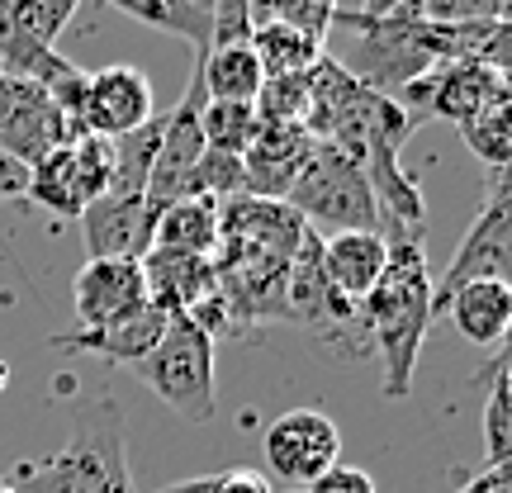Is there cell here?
<instances>
[{
  "label": "cell",
  "instance_id": "6da1fadb",
  "mask_svg": "<svg viewBox=\"0 0 512 493\" xmlns=\"http://www.w3.org/2000/svg\"><path fill=\"white\" fill-rule=\"evenodd\" d=\"M384 242H389V266L380 285L356 304V313L366 323L370 347L384 356V399H408L422 342L432 328V271L422 256V228H394L384 233Z\"/></svg>",
  "mask_w": 512,
  "mask_h": 493
},
{
  "label": "cell",
  "instance_id": "7a4b0ae2",
  "mask_svg": "<svg viewBox=\"0 0 512 493\" xmlns=\"http://www.w3.org/2000/svg\"><path fill=\"white\" fill-rule=\"evenodd\" d=\"M15 493H133V470H128V437L124 413L110 394L81 413L72 441L43 460H24L10 470Z\"/></svg>",
  "mask_w": 512,
  "mask_h": 493
},
{
  "label": "cell",
  "instance_id": "3957f363",
  "mask_svg": "<svg viewBox=\"0 0 512 493\" xmlns=\"http://www.w3.org/2000/svg\"><path fill=\"white\" fill-rule=\"evenodd\" d=\"M133 375L181 422H195V427L214 422V408H219V399H214V337L200 323H190L185 313L166 318L157 347L143 361H133Z\"/></svg>",
  "mask_w": 512,
  "mask_h": 493
},
{
  "label": "cell",
  "instance_id": "277c9868",
  "mask_svg": "<svg viewBox=\"0 0 512 493\" xmlns=\"http://www.w3.org/2000/svg\"><path fill=\"white\" fill-rule=\"evenodd\" d=\"M285 204L304 219V228H337V233H380V200L361 166L342 157L332 143H313L304 171L285 190Z\"/></svg>",
  "mask_w": 512,
  "mask_h": 493
},
{
  "label": "cell",
  "instance_id": "5b68a950",
  "mask_svg": "<svg viewBox=\"0 0 512 493\" xmlns=\"http://www.w3.org/2000/svg\"><path fill=\"white\" fill-rule=\"evenodd\" d=\"M512 271V204H508V166L494 171L489 195L479 204L475 223L465 228L456 256L446 261L441 280H432V318L446 309V299L475 280H508Z\"/></svg>",
  "mask_w": 512,
  "mask_h": 493
},
{
  "label": "cell",
  "instance_id": "8992f818",
  "mask_svg": "<svg viewBox=\"0 0 512 493\" xmlns=\"http://www.w3.org/2000/svg\"><path fill=\"white\" fill-rule=\"evenodd\" d=\"M403 110L418 119H451V124H470L494 105H508V72L494 62H437L432 72H422L413 86L399 95Z\"/></svg>",
  "mask_w": 512,
  "mask_h": 493
},
{
  "label": "cell",
  "instance_id": "52a82bcc",
  "mask_svg": "<svg viewBox=\"0 0 512 493\" xmlns=\"http://www.w3.org/2000/svg\"><path fill=\"white\" fill-rule=\"evenodd\" d=\"M110 166H114L110 138L81 133L72 143H62L57 152H48L38 166H29L24 200L43 204L57 219H81V209L110 190Z\"/></svg>",
  "mask_w": 512,
  "mask_h": 493
},
{
  "label": "cell",
  "instance_id": "ba28073f",
  "mask_svg": "<svg viewBox=\"0 0 512 493\" xmlns=\"http://www.w3.org/2000/svg\"><path fill=\"white\" fill-rule=\"evenodd\" d=\"M72 138H81V128L67 119L48 86L0 72V152L5 157H15L19 166H38Z\"/></svg>",
  "mask_w": 512,
  "mask_h": 493
},
{
  "label": "cell",
  "instance_id": "9c48e42d",
  "mask_svg": "<svg viewBox=\"0 0 512 493\" xmlns=\"http://www.w3.org/2000/svg\"><path fill=\"white\" fill-rule=\"evenodd\" d=\"M261 456L275 479H285L294 489H309L318 475H328L342 460V432L323 408H290L266 427Z\"/></svg>",
  "mask_w": 512,
  "mask_h": 493
},
{
  "label": "cell",
  "instance_id": "30bf717a",
  "mask_svg": "<svg viewBox=\"0 0 512 493\" xmlns=\"http://www.w3.org/2000/svg\"><path fill=\"white\" fill-rule=\"evenodd\" d=\"M157 114V95L143 67H100V72H81V95H76V124L81 133L95 138H124L133 128H143Z\"/></svg>",
  "mask_w": 512,
  "mask_h": 493
},
{
  "label": "cell",
  "instance_id": "8fae6325",
  "mask_svg": "<svg viewBox=\"0 0 512 493\" xmlns=\"http://www.w3.org/2000/svg\"><path fill=\"white\" fill-rule=\"evenodd\" d=\"M81 238L91 261H143L152 252L157 209L147 195H100L81 209Z\"/></svg>",
  "mask_w": 512,
  "mask_h": 493
},
{
  "label": "cell",
  "instance_id": "7c38bea8",
  "mask_svg": "<svg viewBox=\"0 0 512 493\" xmlns=\"http://www.w3.org/2000/svg\"><path fill=\"white\" fill-rule=\"evenodd\" d=\"M304 219L285 200H261V195H233L219 204V242L228 247H252V252L294 261L304 242Z\"/></svg>",
  "mask_w": 512,
  "mask_h": 493
},
{
  "label": "cell",
  "instance_id": "4fadbf2b",
  "mask_svg": "<svg viewBox=\"0 0 512 493\" xmlns=\"http://www.w3.org/2000/svg\"><path fill=\"white\" fill-rule=\"evenodd\" d=\"M313 152V138L304 124H261L247 152H242V195H261V200H285L294 176L304 171Z\"/></svg>",
  "mask_w": 512,
  "mask_h": 493
},
{
  "label": "cell",
  "instance_id": "5bb4252c",
  "mask_svg": "<svg viewBox=\"0 0 512 493\" xmlns=\"http://www.w3.org/2000/svg\"><path fill=\"white\" fill-rule=\"evenodd\" d=\"M166 328V313L157 304H138V309L119 313L114 323H100V328H72V332H57L53 347L57 351H72V356H100L110 366H133L143 361L147 351L157 347V337Z\"/></svg>",
  "mask_w": 512,
  "mask_h": 493
},
{
  "label": "cell",
  "instance_id": "9a60e30c",
  "mask_svg": "<svg viewBox=\"0 0 512 493\" xmlns=\"http://www.w3.org/2000/svg\"><path fill=\"white\" fill-rule=\"evenodd\" d=\"M147 299L143 261H86L72 280L76 328H100Z\"/></svg>",
  "mask_w": 512,
  "mask_h": 493
},
{
  "label": "cell",
  "instance_id": "2e32d148",
  "mask_svg": "<svg viewBox=\"0 0 512 493\" xmlns=\"http://www.w3.org/2000/svg\"><path fill=\"white\" fill-rule=\"evenodd\" d=\"M143 285H147V304H157L171 318V313L200 309L204 299L219 290V275H214L209 256H181L152 247L143 256Z\"/></svg>",
  "mask_w": 512,
  "mask_h": 493
},
{
  "label": "cell",
  "instance_id": "e0dca14e",
  "mask_svg": "<svg viewBox=\"0 0 512 493\" xmlns=\"http://www.w3.org/2000/svg\"><path fill=\"white\" fill-rule=\"evenodd\" d=\"M318 252H323V271H328L332 290L342 294L347 304H361L380 285L384 266H389L384 233H332Z\"/></svg>",
  "mask_w": 512,
  "mask_h": 493
},
{
  "label": "cell",
  "instance_id": "ac0fdd59",
  "mask_svg": "<svg viewBox=\"0 0 512 493\" xmlns=\"http://www.w3.org/2000/svg\"><path fill=\"white\" fill-rule=\"evenodd\" d=\"M446 318L475 347H498L512 328V285L508 280H475L446 299Z\"/></svg>",
  "mask_w": 512,
  "mask_h": 493
},
{
  "label": "cell",
  "instance_id": "d6986e66",
  "mask_svg": "<svg viewBox=\"0 0 512 493\" xmlns=\"http://www.w3.org/2000/svg\"><path fill=\"white\" fill-rule=\"evenodd\" d=\"M152 247L181 256H209L219 252V200L209 195H190L157 209V228H152Z\"/></svg>",
  "mask_w": 512,
  "mask_h": 493
},
{
  "label": "cell",
  "instance_id": "ffe728a7",
  "mask_svg": "<svg viewBox=\"0 0 512 493\" xmlns=\"http://www.w3.org/2000/svg\"><path fill=\"white\" fill-rule=\"evenodd\" d=\"M200 62V81H204V100H238V105H252L256 91H261V62L252 53V38L242 43H209L204 53H195Z\"/></svg>",
  "mask_w": 512,
  "mask_h": 493
},
{
  "label": "cell",
  "instance_id": "44dd1931",
  "mask_svg": "<svg viewBox=\"0 0 512 493\" xmlns=\"http://www.w3.org/2000/svg\"><path fill=\"white\" fill-rule=\"evenodd\" d=\"M252 53H256V62H261L266 76H299L323 57V43L309 38L304 29H294V24L256 19L252 24Z\"/></svg>",
  "mask_w": 512,
  "mask_h": 493
},
{
  "label": "cell",
  "instance_id": "7402d4cb",
  "mask_svg": "<svg viewBox=\"0 0 512 493\" xmlns=\"http://www.w3.org/2000/svg\"><path fill=\"white\" fill-rule=\"evenodd\" d=\"M512 451V413H508V356H494L484 370V456L489 465L508 470Z\"/></svg>",
  "mask_w": 512,
  "mask_h": 493
},
{
  "label": "cell",
  "instance_id": "603a6c76",
  "mask_svg": "<svg viewBox=\"0 0 512 493\" xmlns=\"http://www.w3.org/2000/svg\"><path fill=\"white\" fill-rule=\"evenodd\" d=\"M256 133V110L252 105H238V100H204L200 110V138L209 152H228V157H242L247 143Z\"/></svg>",
  "mask_w": 512,
  "mask_h": 493
},
{
  "label": "cell",
  "instance_id": "cb8c5ba5",
  "mask_svg": "<svg viewBox=\"0 0 512 493\" xmlns=\"http://www.w3.org/2000/svg\"><path fill=\"white\" fill-rule=\"evenodd\" d=\"M252 110L261 124H304V110H309V72L266 76L252 100Z\"/></svg>",
  "mask_w": 512,
  "mask_h": 493
},
{
  "label": "cell",
  "instance_id": "d4e9b609",
  "mask_svg": "<svg viewBox=\"0 0 512 493\" xmlns=\"http://www.w3.org/2000/svg\"><path fill=\"white\" fill-rule=\"evenodd\" d=\"M465 133V143L475 147V157L489 171H503L512 157V105H494V110H484L479 119L460 128Z\"/></svg>",
  "mask_w": 512,
  "mask_h": 493
},
{
  "label": "cell",
  "instance_id": "484cf974",
  "mask_svg": "<svg viewBox=\"0 0 512 493\" xmlns=\"http://www.w3.org/2000/svg\"><path fill=\"white\" fill-rule=\"evenodd\" d=\"M5 5H10L19 29L34 38V43H43V48H53L57 38H62V29L81 10V0H5Z\"/></svg>",
  "mask_w": 512,
  "mask_h": 493
},
{
  "label": "cell",
  "instance_id": "4316f807",
  "mask_svg": "<svg viewBox=\"0 0 512 493\" xmlns=\"http://www.w3.org/2000/svg\"><path fill=\"white\" fill-rule=\"evenodd\" d=\"M427 24H508V0H408Z\"/></svg>",
  "mask_w": 512,
  "mask_h": 493
},
{
  "label": "cell",
  "instance_id": "83f0119b",
  "mask_svg": "<svg viewBox=\"0 0 512 493\" xmlns=\"http://www.w3.org/2000/svg\"><path fill=\"white\" fill-rule=\"evenodd\" d=\"M214 5L219 0H162L166 34H181L185 43H195V53H204L214 38Z\"/></svg>",
  "mask_w": 512,
  "mask_h": 493
},
{
  "label": "cell",
  "instance_id": "f1b7e54d",
  "mask_svg": "<svg viewBox=\"0 0 512 493\" xmlns=\"http://www.w3.org/2000/svg\"><path fill=\"white\" fill-rule=\"evenodd\" d=\"M309 493H375V479L366 475V470H356V465H332L328 475H318L309 484Z\"/></svg>",
  "mask_w": 512,
  "mask_h": 493
},
{
  "label": "cell",
  "instance_id": "f546056e",
  "mask_svg": "<svg viewBox=\"0 0 512 493\" xmlns=\"http://www.w3.org/2000/svg\"><path fill=\"white\" fill-rule=\"evenodd\" d=\"M214 493H275V489L261 470L233 465V470H219V475H214Z\"/></svg>",
  "mask_w": 512,
  "mask_h": 493
},
{
  "label": "cell",
  "instance_id": "4dcf8cb0",
  "mask_svg": "<svg viewBox=\"0 0 512 493\" xmlns=\"http://www.w3.org/2000/svg\"><path fill=\"white\" fill-rule=\"evenodd\" d=\"M24 190H29V166L0 152V200H24Z\"/></svg>",
  "mask_w": 512,
  "mask_h": 493
},
{
  "label": "cell",
  "instance_id": "1f68e13d",
  "mask_svg": "<svg viewBox=\"0 0 512 493\" xmlns=\"http://www.w3.org/2000/svg\"><path fill=\"white\" fill-rule=\"evenodd\" d=\"M114 10H124L128 19H138V24H147V29H166V10L162 0H110Z\"/></svg>",
  "mask_w": 512,
  "mask_h": 493
},
{
  "label": "cell",
  "instance_id": "d6a6232c",
  "mask_svg": "<svg viewBox=\"0 0 512 493\" xmlns=\"http://www.w3.org/2000/svg\"><path fill=\"white\" fill-rule=\"evenodd\" d=\"M157 493H214V475H195V479H181V484H166Z\"/></svg>",
  "mask_w": 512,
  "mask_h": 493
},
{
  "label": "cell",
  "instance_id": "836d02e7",
  "mask_svg": "<svg viewBox=\"0 0 512 493\" xmlns=\"http://www.w3.org/2000/svg\"><path fill=\"white\" fill-rule=\"evenodd\" d=\"M403 0H361V5H356V10H361V15H389V10H399Z\"/></svg>",
  "mask_w": 512,
  "mask_h": 493
},
{
  "label": "cell",
  "instance_id": "e575fe53",
  "mask_svg": "<svg viewBox=\"0 0 512 493\" xmlns=\"http://www.w3.org/2000/svg\"><path fill=\"white\" fill-rule=\"evenodd\" d=\"M299 5H309V10H323V15H332V10H337V0H299Z\"/></svg>",
  "mask_w": 512,
  "mask_h": 493
},
{
  "label": "cell",
  "instance_id": "d590c367",
  "mask_svg": "<svg viewBox=\"0 0 512 493\" xmlns=\"http://www.w3.org/2000/svg\"><path fill=\"white\" fill-rule=\"evenodd\" d=\"M5 380H10V366H5V361H0V389H5Z\"/></svg>",
  "mask_w": 512,
  "mask_h": 493
},
{
  "label": "cell",
  "instance_id": "8d00e7d4",
  "mask_svg": "<svg viewBox=\"0 0 512 493\" xmlns=\"http://www.w3.org/2000/svg\"><path fill=\"white\" fill-rule=\"evenodd\" d=\"M0 493H15V489H0Z\"/></svg>",
  "mask_w": 512,
  "mask_h": 493
}]
</instances>
